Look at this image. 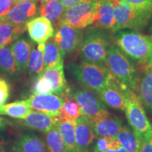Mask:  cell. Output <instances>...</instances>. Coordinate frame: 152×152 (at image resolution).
I'll return each instance as SVG.
<instances>
[{
  "label": "cell",
  "mask_w": 152,
  "mask_h": 152,
  "mask_svg": "<svg viewBox=\"0 0 152 152\" xmlns=\"http://www.w3.org/2000/svg\"><path fill=\"white\" fill-rule=\"evenodd\" d=\"M16 145L24 152H47L46 144L35 134H23L19 138Z\"/></svg>",
  "instance_id": "cell-28"
},
{
  "label": "cell",
  "mask_w": 152,
  "mask_h": 152,
  "mask_svg": "<svg viewBox=\"0 0 152 152\" xmlns=\"http://www.w3.org/2000/svg\"><path fill=\"white\" fill-rule=\"evenodd\" d=\"M10 92V87L8 83L0 79V107L2 106L8 99Z\"/></svg>",
  "instance_id": "cell-34"
},
{
  "label": "cell",
  "mask_w": 152,
  "mask_h": 152,
  "mask_svg": "<svg viewBox=\"0 0 152 152\" xmlns=\"http://www.w3.org/2000/svg\"><path fill=\"white\" fill-rule=\"evenodd\" d=\"M26 29V25H17L0 20V48L8 46Z\"/></svg>",
  "instance_id": "cell-20"
},
{
  "label": "cell",
  "mask_w": 152,
  "mask_h": 152,
  "mask_svg": "<svg viewBox=\"0 0 152 152\" xmlns=\"http://www.w3.org/2000/svg\"><path fill=\"white\" fill-rule=\"evenodd\" d=\"M31 109L53 117H59L64 106V99L54 94H33L28 99Z\"/></svg>",
  "instance_id": "cell-10"
},
{
  "label": "cell",
  "mask_w": 152,
  "mask_h": 152,
  "mask_svg": "<svg viewBox=\"0 0 152 152\" xmlns=\"http://www.w3.org/2000/svg\"><path fill=\"white\" fill-rule=\"evenodd\" d=\"M75 132L77 151L88 152L89 147L96 137L91 120L85 115H81L76 119Z\"/></svg>",
  "instance_id": "cell-12"
},
{
  "label": "cell",
  "mask_w": 152,
  "mask_h": 152,
  "mask_svg": "<svg viewBox=\"0 0 152 152\" xmlns=\"http://www.w3.org/2000/svg\"><path fill=\"white\" fill-rule=\"evenodd\" d=\"M70 70L76 80L85 88L97 94L108 86L112 77L105 66L92 64L83 60L80 63L71 64Z\"/></svg>",
  "instance_id": "cell-4"
},
{
  "label": "cell",
  "mask_w": 152,
  "mask_h": 152,
  "mask_svg": "<svg viewBox=\"0 0 152 152\" xmlns=\"http://www.w3.org/2000/svg\"><path fill=\"white\" fill-rule=\"evenodd\" d=\"M0 69L9 75H14L18 71L16 60L10 47L0 48Z\"/></svg>",
  "instance_id": "cell-31"
},
{
  "label": "cell",
  "mask_w": 152,
  "mask_h": 152,
  "mask_svg": "<svg viewBox=\"0 0 152 152\" xmlns=\"http://www.w3.org/2000/svg\"><path fill=\"white\" fill-rule=\"evenodd\" d=\"M114 7L115 32L125 29L140 30L152 17V12L139 9L121 0H111Z\"/></svg>",
  "instance_id": "cell-5"
},
{
  "label": "cell",
  "mask_w": 152,
  "mask_h": 152,
  "mask_svg": "<svg viewBox=\"0 0 152 152\" xmlns=\"http://www.w3.org/2000/svg\"><path fill=\"white\" fill-rule=\"evenodd\" d=\"M36 0H14L15 4H18L20 3H25V2H33V1H35Z\"/></svg>",
  "instance_id": "cell-40"
},
{
  "label": "cell",
  "mask_w": 152,
  "mask_h": 152,
  "mask_svg": "<svg viewBox=\"0 0 152 152\" xmlns=\"http://www.w3.org/2000/svg\"><path fill=\"white\" fill-rule=\"evenodd\" d=\"M7 125V123H6V120L4 118L0 116V130L4 128Z\"/></svg>",
  "instance_id": "cell-39"
},
{
  "label": "cell",
  "mask_w": 152,
  "mask_h": 152,
  "mask_svg": "<svg viewBox=\"0 0 152 152\" xmlns=\"http://www.w3.org/2000/svg\"><path fill=\"white\" fill-rule=\"evenodd\" d=\"M134 8L152 12V0H121Z\"/></svg>",
  "instance_id": "cell-33"
},
{
  "label": "cell",
  "mask_w": 152,
  "mask_h": 152,
  "mask_svg": "<svg viewBox=\"0 0 152 152\" xmlns=\"http://www.w3.org/2000/svg\"><path fill=\"white\" fill-rule=\"evenodd\" d=\"M104 66L115 80L137 92L140 78L137 68L116 45L113 44L110 47Z\"/></svg>",
  "instance_id": "cell-3"
},
{
  "label": "cell",
  "mask_w": 152,
  "mask_h": 152,
  "mask_svg": "<svg viewBox=\"0 0 152 152\" xmlns=\"http://www.w3.org/2000/svg\"><path fill=\"white\" fill-rule=\"evenodd\" d=\"M45 44H38L37 48L32 47L29 61L28 64V69L32 75H40L44 71L43 52Z\"/></svg>",
  "instance_id": "cell-29"
},
{
  "label": "cell",
  "mask_w": 152,
  "mask_h": 152,
  "mask_svg": "<svg viewBox=\"0 0 152 152\" xmlns=\"http://www.w3.org/2000/svg\"><path fill=\"white\" fill-rule=\"evenodd\" d=\"M60 121L59 117H53L41 112L31 111L23 119L22 124L33 130L47 133L56 127Z\"/></svg>",
  "instance_id": "cell-16"
},
{
  "label": "cell",
  "mask_w": 152,
  "mask_h": 152,
  "mask_svg": "<svg viewBox=\"0 0 152 152\" xmlns=\"http://www.w3.org/2000/svg\"><path fill=\"white\" fill-rule=\"evenodd\" d=\"M75 152H82V151H75Z\"/></svg>",
  "instance_id": "cell-44"
},
{
  "label": "cell",
  "mask_w": 152,
  "mask_h": 152,
  "mask_svg": "<svg viewBox=\"0 0 152 152\" xmlns=\"http://www.w3.org/2000/svg\"><path fill=\"white\" fill-rule=\"evenodd\" d=\"M129 89L112 76L108 86L99 92L98 95L106 106L115 110L124 111L125 95Z\"/></svg>",
  "instance_id": "cell-11"
},
{
  "label": "cell",
  "mask_w": 152,
  "mask_h": 152,
  "mask_svg": "<svg viewBox=\"0 0 152 152\" xmlns=\"http://www.w3.org/2000/svg\"><path fill=\"white\" fill-rule=\"evenodd\" d=\"M94 27L114 33L115 28L114 7L111 0H97Z\"/></svg>",
  "instance_id": "cell-15"
},
{
  "label": "cell",
  "mask_w": 152,
  "mask_h": 152,
  "mask_svg": "<svg viewBox=\"0 0 152 152\" xmlns=\"http://www.w3.org/2000/svg\"><path fill=\"white\" fill-rule=\"evenodd\" d=\"M124 111L131 129L140 140L152 130V125L146 115L141 101L131 89L127 91L125 95Z\"/></svg>",
  "instance_id": "cell-6"
},
{
  "label": "cell",
  "mask_w": 152,
  "mask_h": 152,
  "mask_svg": "<svg viewBox=\"0 0 152 152\" xmlns=\"http://www.w3.org/2000/svg\"><path fill=\"white\" fill-rule=\"evenodd\" d=\"M26 28L30 38L37 44H45L54 34L52 23L43 16L31 19L26 23Z\"/></svg>",
  "instance_id": "cell-14"
},
{
  "label": "cell",
  "mask_w": 152,
  "mask_h": 152,
  "mask_svg": "<svg viewBox=\"0 0 152 152\" xmlns=\"http://www.w3.org/2000/svg\"><path fill=\"white\" fill-rule=\"evenodd\" d=\"M116 139L127 152H140L141 140L128 127L122 125Z\"/></svg>",
  "instance_id": "cell-26"
},
{
  "label": "cell",
  "mask_w": 152,
  "mask_h": 152,
  "mask_svg": "<svg viewBox=\"0 0 152 152\" xmlns=\"http://www.w3.org/2000/svg\"><path fill=\"white\" fill-rule=\"evenodd\" d=\"M81 108V115L94 121L108 113L106 105L97 93L87 88H78L71 93Z\"/></svg>",
  "instance_id": "cell-8"
},
{
  "label": "cell",
  "mask_w": 152,
  "mask_h": 152,
  "mask_svg": "<svg viewBox=\"0 0 152 152\" xmlns=\"http://www.w3.org/2000/svg\"><path fill=\"white\" fill-rule=\"evenodd\" d=\"M47 1H49V0H47Z\"/></svg>",
  "instance_id": "cell-45"
},
{
  "label": "cell",
  "mask_w": 152,
  "mask_h": 152,
  "mask_svg": "<svg viewBox=\"0 0 152 152\" xmlns=\"http://www.w3.org/2000/svg\"><path fill=\"white\" fill-rule=\"evenodd\" d=\"M61 134L64 144L68 152H75L77 151L76 145L75 121L62 120L56 124Z\"/></svg>",
  "instance_id": "cell-24"
},
{
  "label": "cell",
  "mask_w": 152,
  "mask_h": 152,
  "mask_svg": "<svg viewBox=\"0 0 152 152\" xmlns=\"http://www.w3.org/2000/svg\"></svg>",
  "instance_id": "cell-46"
},
{
  "label": "cell",
  "mask_w": 152,
  "mask_h": 152,
  "mask_svg": "<svg viewBox=\"0 0 152 152\" xmlns=\"http://www.w3.org/2000/svg\"><path fill=\"white\" fill-rule=\"evenodd\" d=\"M0 152H5L3 144L1 142H0Z\"/></svg>",
  "instance_id": "cell-42"
},
{
  "label": "cell",
  "mask_w": 152,
  "mask_h": 152,
  "mask_svg": "<svg viewBox=\"0 0 152 152\" xmlns=\"http://www.w3.org/2000/svg\"><path fill=\"white\" fill-rule=\"evenodd\" d=\"M33 92V94H52V86L48 80L39 75L34 85Z\"/></svg>",
  "instance_id": "cell-32"
},
{
  "label": "cell",
  "mask_w": 152,
  "mask_h": 152,
  "mask_svg": "<svg viewBox=\"0 0 152 152\" xmlns=\"http://www.w3.org/2000/svg\"><path fill=\"white\" fill-rule=\"evenodd\" d=\"M45 144L49 152H68L61 134L56 126L46 133Z\"/></svg>",
  "instance_id": "cell-30"
},
{
  "label": "cell",
  "mask_w": 152,
  "mask_h": 152,
  "mask_svg": "<svg viewBox=\"0 0 152 152\" xmlns=\"http://www.w3.org/2000/svg\"><path fill=\"white\" fill-rule=\"evenodd\" d=\"M143 69L139 81L137 95L143 106L152 112V66H143Z\"/></svg>",
  "instance_id": "cell-18"
},
{
  "label": "cell",
  "mask_w": 152,
  "mask_h": 152,
  "mask_svg": "<svg viewBox=\"0 0 152 152\" xmlns=\"http://www.w3.org/2000/svg\"><path fill=\"white\" fill-rule=\"evenodd\" d=\"M140 152H152V130L141 140Z\"/></svg>",
  "instance_id": "cell-36"
},
{
  "label": "cell",
  "mask_w": 152,
  "mask_h": 152,
  "mask_svg": "<svg viewBox=\"0 0 152 152\" xmlns=\"http://www.w3.org/2000/svg\"><path fill=\"white\" fill-rule=\"evenodd\" d=\"M62 96L64 100V104L59 115L61 121H75L82 115L80 106L73 98L68 89L62 94Z\"/></svg>",
  "instance_id": "cell-25"
},
{
  "label": "cell",
  "mask_w": 152,
  "mask_h": 152,
  "mask_svg": "<svg viewBox=\"0 0 152 152\" xmlns=\"http://www.w3.org/2000/svg\"><path fill=\"white\" fill-rule=\"evenodd\" d=\"M113 40L127 56L143 66L152 55V35L135 30H122L114 33Z\"/></svg>",
  "instance_id": "cell-1"
},
{
  "label": "cell",
  "mask_w": 152,
  "mask_h": 152,
  "mask_svg": "<svg viewBox=\"0 0 152 152\" xmlns=\"http://www.w3.org/2000/svg\"><path fill=\"white\" fill-rule=\"evenodd\" d=\"M9 152H24L23 150L20 149V147H18V146H14V147H13L12 148H11L10 151H9Z\"/></svg>",
  "instance_id": "cell-38"
},
{
  "label": "cell",
  "mask_w": 152,
  "mask_h": 152,
  "mask_svg": "<svg viewBox=\"0 0 152 152\" xmlns=\"http://www.w3.org/2000/svg\"><path fill=\"white\" fill-rule=\"evenodd\" d=\"M65 10L66 8L60 0H49L42 6L40 15L46 18L54 25V26H56V27L58 20Z\"/></svg>",
  "instance_id": "cell-27"
},
{
  "label": "cell",
  "mask_w": 152,
  "mask_h": 152,
  "mask_svg": "<svg viewBox=\"0 0 152 152\" xmlns=\"http://www.w3.org/2000/svg\"><path fill=\"white\" fill-rule=\"evenodd\" d=\"M14 5V0H0V20L8 14Z\"/></svg>",
  "instance_id": "cell-35"
},
{
  "label": "cell",
  "mask_w": 152,
  "mask_h": 152,
  "mask_svg": "<svg viewBox=\"0 0 152 152\" xmlns=\"http://www.w3.org/2000/svg\"><path fill=\"white\" fill-rule=\"evenodd\" d=\"M92 0H60V1L63 4L66 9L69 8V7H73V6L77 4L82 2H87V1H91Z\"/></svg>",
  "instance_id": "cell-37"
},
{
  "label": "cell",
  "mask_w": 152,
  "mask_h": 152,
  "mask_svg": "<svg viewBox=\"0 0 152 152\" xmlns=\"http://www.w3.org/2000/svg\"><path fill=\"white\" fill-rule=\"evenodd\" d=\"M37 11L35 1L25 2L15 4L13 8L1 20L17 25H26Z\"/></svg>",
  "instance_id": "cell-17"
},
{
  "label": "cell",
  "mask_w": 152,
  "mask_h": 152,
  "mask_svg": "<svg viewBox=\"0 0 152 152\" xmlns=\"http://www.w3.org/2000/svg\"><path fill=\"white\" fill-rule=\"evenodd\" d=\"M83 37L84 32L80 29L69 26H57L53 39L64 57L80 47Z\"/></svg>",
  "instance_id": "cell-9"
},
{
  "label": "cell",
  "mask_w": 152,
  "mask_h": 152,
  "mask_svg": "<svg viewBox=\"0 0 152 152\" xmlns=\"http://www.w3.org/2000/svg\"><path fill=\"white\" fill-rule=\"evenodd\" d=\"M97 0L82 2L66 9L61 17L57 26H69L83 29L94 24Z\"/></svg>",
  "instance_id": "cell-7"
},
{
  "label": "cell",
  "mask_w": 152,
  "mask_h": 152,
  "mask_svg": "<svg viewBox=\"0 0 152 152\" xmlns=\"http://www.w3.org/2000/svg\"><path fill=\"white\" fill-rule=\"evenodd\" d=\"M31 49V45L24 39H17L11 46L18 71H24L28 66Z\"/></svg>",
  "instance_id": "cell-21"
},
{
  "label": "cell",
  "mask_w": 152,
  "mask_h": 152,
  "mask_svg": "<svg viewBox=\"0 0 152 152\" xmlns=\"http://www.w3.org/2000/svg\"><path fill=\"white\" fill-rule=\"evenodd\" d=\"M38 1H40V2H42V4L47 2V0H38Z\"/></svg>",
  "instance_id": "cell-43"
},
{
  "label": "cell",
  "mask_w": 152,
  "mask_h": 152,
  "mask_svg": "<svg viewBox=\"0 0 152 152\" xmlns=\"http://www.w3.org/2000/svg\"><path fill=\"white\" fill-rule=\"evenodd\" d=\"M40 75L48 80L52 86V94H63L68 90L64 71V64L44 70Z\"/></svg>",
  "instance_id": "cell-19"
},
{
  "label": "cell",
  "mask_w": 152,
  "mask_h": 152,
  "mask_svg": "<svg viewBox=\"0 0 152 152\" xmlns=\"http://www.w3.org/2000/svg\"><path fill=\"white\" fill-rule=\"evenodd\" d=\"M92 123L96 137L116 138L123 125L121 120L109 112L95 119Z\"/></svg>",
  "instance_id": "cell-13"
},
{
  "label": "cell",
  "mask_w": 152,
  "mask_h": 152,
  "mask_svg": "<svg viewBox=\"0 0 152 152\" xmlns=\"http://www.w3.org/2000/svg\"><path fill=\"white\" fill-rule=\"evenodd\" d=\"M32 111L28 100H20L0 107V115H5L17 119L23 120Z\"/></svg>",
  "instance_id": "cell-23"
},
{
  "label": "cell",
  "mask_w": 152,
  "mask_h": 152,
  "mask_svg": "<svg viewBox=\"0 0 152 152\" xmlns=\"http://www.w3.org/2000/svg\"><path fill=\"white\" fill-rule=\"evenodd\" d=\"M111 32L96 27L84 33L80 46L82 59L92 64L104 65L108 51L113 45Z\"/></svg>",
  "instance_id": "cell-2"
},
{
  "label": "cell",
  "mask_w": 152,
  "mask_h": 152,
  "mask_svg": "<svg viewBox=\"0 0 152 152\" xmlns=\"http://www.w3.org/2000/svg\"><path fill=\"white\" fill-rule=\"evenodd\" d=\"M43 58L44 70L64 64V56L53 38H50L45 43Z\"/></svg>",
  "instance_id": "cell-22"
},
{
  "label": "cell",
  "mask_w": 152,
  "mask_h": 152,
  "mask_svg": "<svg viewBox=\"0 0 152 152\" xmlns=\"http://www.w3.org/2000/svg\"><path fill=\"white\" fill-rule=\"evenodd\" d=\"M146 65L152 66V55H151V56L150 57V58L149 59V61H147V64H146ZM144 66H145V65H144Z\"/></svg>",
  "instance_id": "cell-41"
}]
</instances>
